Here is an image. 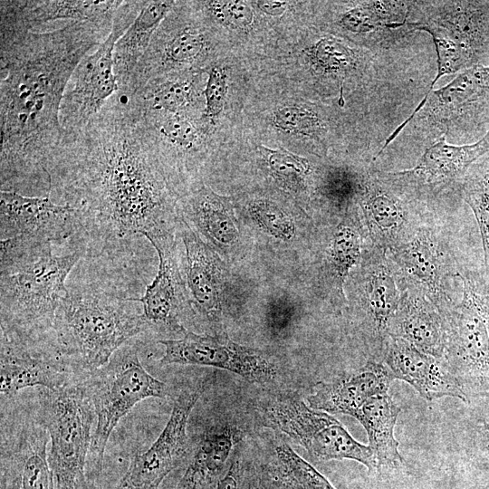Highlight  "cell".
<instances>
[{"label":"cell","instance_id":"obj_1","mask_svg":"<svg viewBox=\"0 0 489 489\" xmlns=\"http://www.w3.org/2000/svg\"><path fill=\"white\" fill-rule=\"evenodd\" d=\"M48 196L76 213L70 241L87 258L135 235L172 232L178 197L129 100L116 92L82 129L64 132L47 169Z\"/></svg>","mask_w":489,"mask_h":489},{"label":"cell","instance_id":"obj_2","mask_svg":"<svg viewBox=\"0 0 489 489\" xmlns=\"http://www.w3.org/2000/svg\"><path fill=\"white\" fill-rule=\"evenodd\" d=\"M112 24L72 21L45 32L1 24V191L48 195L47 169L65 132L60 122L64 91Z\"/></svg>","mask_w":489,"mask_h":489},{"label":"cell","instance_id":"obj_3","mask_svg":"<svg viewBox=\"0 0 489 489\" xmlns=\"http://www.w3.org/2000/svg\"><path fill=\"white\" fill-rule=\"evenodd\" d=\"M53 243L26 236L1 240V333L28 341L53 337L66 280L85 253H53Z\"/></svg>","mask_w":489,"mask_h":489},{"label":"cell","instance_id":"obj_4","mask_svg":"<svg viewBox=\"0 0 489 489\" xmlns=\"http://www.w3.org/2000/svg\"><path fill=\"white\" fill-rule=\"evenodd\" d=\"M67 288L53 337L59 354L72 368L96 370L146 330L137 297L119 283L94 278L73 282Z\"/></svg>","mask_w":489,"mask_h":489},{"label":"cell","instance_id":"obj_5","mask_svg":"<svg viewBox=\"0 0 489 489\" xmlns=\"http://www.w3.org/2000/svg\"><path fill=\"white\" fill-rule=\"evenodd\" d=\"M38 416L51 442L48 462L56 489H90L85 475L96 414L84 383L43 388Z\"/></svg>","mask_w":489,"mask_h":489},{"label":"cell","instance_id":"obj_6","mask_svg":"<svg viewBox=\"0 0 489 489\" xmlns=\"http://www.w3.org/2000/svg\"><path fill=\"white\" fill-rule=\"evenodd\" d=\"M84 385L96 414L88 458L91 474L99 477L108 440L119 421L139 402L164 398L167 386L143 367L135 343L120 347L105 365L90 372Z\"/></svg>","mask_w":489,"mask_h":489},{"label":"cell","instance_id":"obj_7","mask_svg":"<svg viewBox=\"0 0 489 489\" xmlns=\"http://www.w3.org/2000/svg\"><path fill=\"white\" fill-rule=\"evenodd\" d=\"M264 424L286 434L302 446L315 463L350 459L369 471L379 470L369 446L354 439L344 426L327 412L317 410L294 395H280L262 408Z\"/></svg>","mask_w":489,"mask_h":489},{"label":"cell","instance_id":"obj_8","mask_svg":"<svg viewBox=\"0 0 489 489\" xmlns=\"http://www.w3.org/2000/svg\"><path fill=\"white\" fill-rule=\"evenodd\" d=\"M203 18L193 2H176L126 85L118 91L131 96L156 76L202 70L212 47Z\"/></svg>","mask_w":489,"mask_h":489},{"label":"cell","instance_id":"obj_9","mask_svg":"<svg viewBox=\"0 0 489 489\" xmlns=\"http://www.w3.org/2000/svg\"><path fill=\"white\" fill-rule=\"evenodd\" d=\"M147 3L140 0L122 1L114 14L112 29L107 39L86 54L73 71L60 108V122L65 132H72L85 126L118 92L114 47Z\"/></svg>","mask_w":489,"mask_h":489},{"label":"cell","instance_id":"obj_10","mask_svg":"<svg viewBox=\"0 0 489 489\" xmlns=\"http://www.w3.org/2000/svg\"><path fill=\"white\" fill-rule=\"evenodd\" d=\"M460 277L463 296L446 326L448 365L465 393L489 394V288L475 275Z\"/></svg>","mask_w":489,"mask_h":489},{"label":"cell","instance_id":"obj_11","mask_svg":"<svg viewBox=\"0 0 489 489\" xmlns=\"http://www.w3.org/2000/svg\"><path fill=\"white\" fill-rule=\"evenodd\" d=\"M1 419V489H56L38 414L2 413Z\"/></svg>","mask_w":489,"mask_h":489},{"label":"cell","instance_id":"obj_12","mask_svg":"<svg viewBox=\"0 0 489 489\" xmlns=\"http://www.w3.org/2000/svg\"><path fill=\"white\" fill-rule=\"evenodd\" d=\"M162 365L180 364L213 367L230 371L251 383L264 384L277 377L278 367L271 356L238 344L226 336L186 331L179 339L160 340Z\"/></svg>","mask_w":489,"mask_h":489},{"label":"cell","instance_id":"obj_13","mask_svg":"<svg viewBox=\"0 0 489 489\" xmlns=\"http://www.w3.org/2000/svg\"><path fill=\"white\" fill-rule=\"evenodd\" d=\"M201 393V386L183 390L156 441L137 454L115 489H158L167 475L188 453L187 423Z\"/></svg>","mask_w":489,"mask_h":489},{"label":"cell","instance_id":"obj_14","mask_svg":"<svg viewBox=\"0 0 489 489\" xmlns=\"http://www.w3.org/2000/svg\"><path fill=\"white\" fill-rule=\"evenodd\" d=\"M419 113L421 119L427 118L446 130L457 123L485 124L489 115V65H473L460 72L448 84L431 91L387 141L390 143Z\"/></svg>","mask_w":489,"mask_h":489},{"label":"cell","instance_id":"obj_15","mask_svg":"<svg viewBox=\"0 0 489 489\" xmlns=\"http://www.w3.org/2000/svg\"><path fill=\"white\" fill-rule=\"evenodd\" d=\"M72 368L59 354L53 340L27 341L1 333V400L23 388L40 386L56 389L72 382Z\"/></svg>","mask_w":489,"mask_h":489},{"label":"cell","instance_id":"obj_16","mask_svg":"<svg viewBox=\"0 0 489 489\" xmlns=\"http://www.w3.org/2000/svg\"><path fill=\"white\" fill-rule=\"evenodd\" d=\"M158 256V273L147 286L141 303L146 329L182 335L187 331L179 317L187 303L184 273L181 271L177 243L172 232L147 235Z\"/></svg>","mask_w":489,"mask_h":489},{"label":"cell","instance_id":"obj_17","mask_svg":"<svg viewBox=\"0 0 489 489\" xmlns=\"http://www.w3.org/2000/svg\"><path fill=\"white\" fill-rule=\"evenodd\" d=\"M76 230V213L70 206L57 204L48 195L29 197L1 191V240L26 236L53 244H69Z\"/></svg>","mask_w":489,"mask_h":489},{"label":"cell","instance_id":"obj_18","mask_svg":"<svg viewBox=\"0 0 489 489\" xmlns=\"http://www.w3.org/2000/svg\"><path fill=\"white\" fill-rule=\"evenodd\" d=\"M180 222L187 304L207 321H218L222 314L224 291L221 259L214 248L181 217Z\"/></svg>","mask_w":489,"mask_h":489},{"label":"cell","instance_id":"obj_19","mask_svg":"<svg viewBox=\"0 0 489 489\" xmlns=\"http://www.w3.org/2000/svg\"><path fill=\"white\" fill-rule=\"evenodd\" d=\"M439 359L398 337H392L386 355L393 379L408 383L426 400L452 397L467 403L462 384L449 365Z\"/></svg>","mask_w":489,"mask_h":489},{"label":"cell","instance_id":"obj_20","mask_svg":"<svg viewBox=\"0 0 489 489\" xmlns=\"http://www.w3.org/2000/svg\"><path fill=\"white\" fill-rule=\"evenodd\" d=\"M121 0H1L0 24L25 31L58 21H113Z\"/></svg>","mask_w":489,"mask_h":489},{"label":"cell","instance_id":"obj_21","mask_svg":"<svg viewBox=\"0 0 489 489\" xmlns=\"http://www.w3.org/2000/svg\"><path fill=\"white\" fill-rule=\"evenodd\" d=\"M392 379L390 371L382 364L369 361L350 374L318 384L308 397V403L317 410L356 418L369 398L388 392Z\"/></svg>","mask_w":489,"mask_h":489},{"label":"cell","instance_id":"obj_22","mask_svg":"<svg viewBox=\"0 0 489 489\" xmlns=\"http://www.w3.org/2000/svg\"><path fill=\"white\" fill-rule=\"evenodd\" d=\"M180 217L211 247L230 251L240 240V228L229 197L220 196L208 187H195L179 197Z\"/></svg>","mask_w":489,"mask_h":489},{"label":"cell","instance_id":"obj_23","mask_svg":"<svg viewBox=\"0 0 489 489\" xmlns=\"http://www.w3.org/2000/svg\"><path fill=\"white\" fill-rule=\"evenodd\" d=\"M414 30L444 34L471 51L480 62L489 53V2L453 1L435 5Z\"/></svg>","mask_w":489,"mask_h":489},{"label":"cell","instance_id":"obj_24","mask_svg":"<svg viewBox=\"0 0 489 489\" xmlns=\"http://www.w3.org/2000/svg\"><path fill=\"white\" fill-rule=\"evenodd\" d=\"M488 153L489 130L478 141L460 146L447 143L445 135L425 150L414 168L391 175L433 187L448 185L463 178L471 166Z\"/></svg>","mask_w":489,"mask_h":489},{"label":"cell","instance_id":"obj_25","mask_svg":"<svg viewBox=\"0 0 489 489\" xmlns=\"http://www.w3.org/2000/svg\"><path fill=\"white\" fill-rule=\"evenodd\" d=\"M243 432L229 422L206 430L175 489H209L216 485L226 470V463Z\"/></svg>","mask_w":489,"mask_h":489},{"label":"cell","instance_id":"obj_26","mask_svg":"<svg viewBox=\"0 0 489 489\" xmlns=\"http://www.w3.org/2000/svg\"><path fill=\"white\" fill-rule=\"evenodd\" d=\"M201 70L165 73L150 79L131 96H125L139 110L170 113L199 112Z\"/></svg>","mask_w":489,"mask_h":489},{"label":"cell","instance_id":"obj_27","mask_svg":"<svg viewBox=\"0 0 489 489\" xmlns=\"http://www.w3.org/2000/svg\"><path fill=\"white\" fill-rule=\"evenodd\" d=\"M417 350L441 358L446 349V329L441 317L424 299H408L398 307L388 330Z\"/></svg>","mask_w":489,"mask_h":489},{"label":"cell","instance_id":"obj_28","mask_svg":"<svg viewBox=\"0 0 489 489\" xmlns=\"http://www.w3.org/2000/svg\"><path fill=\"white\" fill-rule=\"evenodd\" d=\"M175 1H148L132 24L117 41L114 52V72L119 90L123 88L146 53L149 43Z\"/></svg>","mask_w":489,"mask_h":489},{"label":"cell","instance_id":"obj_29","mask_svg":"<svg viewBox=\"0 0 489 489\" xmlns=\"http://www.w3.org/2000/svg\"><path fill=\"white\" fill-rule=\"evenodd\" d=\"M401 409L386 393L375 395L363 406L356 419L367 432L379 469L398 468L403 464L394 428Z\"/></svg>","mask_w":489,"mask_h":489},{"label":"cell","instance_id":"obj_30","mask_svg":"<svg viewBox=\"0 0 489 489\" xmlns=\"http://www.w3.org/2000/svg\"><path fill=\"white\" fill-rule=\"evenodd\" d=\"M252 483L257 489H336L286 443L275 446L273 458Z\"/></svg>","mask_w":489,"mask_h":489},{"label":"cell","instance_id":"obj_31","mask_svg":"<svg viewBox=\"0 0 489 489\" xmlns=\"http://www.w3.org/2000/svg\"><path fill=\"white\" fill-rule=\"evenodd\" d=\"M406 2H361L348 9L338 24L347 32L366 34L403 25L408 14Z\"/></svg>","mask_w":489,"mask_h":489},{"label":"cell","instance_id":"obj_32","mask_svg":"<svg viewBox=\"0 0 489 489\" xmlns=\"http://www.w3.org/2000/svg\"><path fill=\"white\" fill-rule=\"evenodd\" d=\"M362 201L367 220L376 235L388 241L396 237L406 221L402 202L380 186L373 184L365 187Z\"/></svg>","mask_w":489,"mask_h":489},{"label":"cell","instance_id":"obj_33","mask_svg":"<svg viewBox=\"0 0 489 489\" xmlns=\"http://www.w3.org/2000/svg\"><path fill=\"white\" fill-rule=\"evenodd\" d=\"M463 197L476 219L489 274V153L475 161L464 177Z\"/></svg>","mask_w":489,"mask_h":489},{"label":"cell","instance_id":"obj_34","mask_svg":"<svg viewBox=\"0 0 489 489\" xmlns=\"http://www.w3.org/2000/svg\"><path fill=\"white\" fill-rule=\"evenodd\" d=\"M307 58L317 73L339 82L340 101H342L343 82L360 62L357 53L338 39L323 37L307 50Z\"/></svg>","mask_w":489,"mask_h":489},{"label":"cell","instance_id":"obj_35","mask_svg":"<svg viewBox=\"0 0 489 489\" xmlns=\"http://www.w3.org/2000/svg\"><path fill=\"white\" fill-rule=\"evenodd\" d=\"M396 256L405 269L429 292L440 291L441 269L434 243L426 234L415 236L396 250Z\"/></svg>","mask_w":489,"mask_h":489},{"label":"cell","instance_id":"obj_36","mask_svg":"<svg viewBox=\"0 0 489 489\" xmlns=\"http://www.w3.org/2000/svg\"><path fill=\"white\" fill-rule=\"evenodd\" d=\"M365 293L369 316L379 331H386L399 303L397 285L388 268L380 265L369 274Z\"/></svg>","mask_w":489,"mask_h":489},{"label":"cell","instance_id":"obj_37","mask_svg":"<svg viewBox=\"0 0 489 489\" xmlns=\"http://www.w3.org/2000/svg\"><path fill=\"white\" fill-rule=\"evenodd\" d=\"M246 213L260 231L280 242H290L296 235V225L292 216L271 199L251 200L246 206Z\"/></svg>","mask_w":489,"mask_h":489},{"label":"cell","instance_id":"obj_38","mask_svg":"<svg viewBox=\"0 0 489 489\" xmlns=\"http://www.w3.org/2000/svg\"><path fill=\"white\" fill-rule=\"evenodd\" d=\"M267 166L274 180L283 188L300 193L306 188L312 172L310 161L283 149L262 148Z\"/></svg>","mask_w":489,"mask_h":489},{"label":"cell","instance_id":"obj_39","mask_svg":"<svg viewBox=\"0 0 489 489\" xmlns=\"http://www.w3.org/2000/svg\"><path fill=\"white\" fill-rule=\"evenodd\" d=\"M360 256V238L349 224H340L334 231L328 251V264L332 275L341 287Z\"/></svg>","mask_w":489,"mask_h":489},{"label":"cell","instance_id":"obj_40","mask_svg":"<svg viewBox=\"0 0 489 489\" xmlns=\"http://www.w3.org/2000/svg\"><path fill=\"white\" fill-rule=\"evenodd\" d=\"M273 123L283 132L311 139H319L327 132L323 116L308 105L280 107L273 113Z\"/></svg>","mask_w":489,"mask_h":489},{"label":"cell","instance_id":"obj_41","mask_svg":"<svg viewBox=\"0 0 489 489\" xmlns=\"http://www.w3.org/2000/svg\"><path fill=\"white\" fill-rule=\"evenodd\" d=\"M202 13L214 17L236 29H245L252 24L254 12L244 1H205L193 2Z\"/></svg>","mask_w":489,"mask_h":489},{"label":"cell","instance_id":"obj_42","mask_svg":"<svg viewBox=\"0 0 489 489\" xmlns=\"http://www.w3.org/2000/svg\"><path fill=\"white\" fill-rule=\"evenodd\" d=\"M296 317V305L290 297L285 294L274 296L265 306V331L273 338L285 337L292 330Z\"/></svg>","mask_w":489,"mask_h":489},{"label":"cell","instance_id":"obj_43","mask_svg":"<svg viewBox=\"0 0 489 489\" xmlns=\"http://www.w3.org/2000/svg\"><path fill=\"white\" fill-rule=\"evenodd\" d=\"M207 74V82L203 91L206 103L201 120L206 126H209L215 124L223 110L227 93V76L218 66L210 68Z\"/></svg>","mask_w":489,"mask_h":489},{"label":"cell","instance_id":"obj_44","mask_svg":"<svg viewBox=\"0 0 489 489\" xmlns=\"http://www.w3.org/2000/svg\"><path fill=\"white\" fill-rule=\"evenodd\" d=\"M321 188L323 195L337 205L346 203L365 191L357 178L340 169L330 171L322 181Z\"/></svg>","mask_w":489,"mask_h":489},{"label":"cell","instance_id":"obj_45","mask_svg":"<svg viewBox=\"0 0 489 489\" xmlns=\"http://www.w3.org/2000/svg\"><path fill=\"white\" fill-rule=\"evenodd\" d=\"M242 482L243 469L239 460L235 458L215 489H243Z\"/></svg>","mask_w":489,"mask_h":489},{"label":"cell","instance_id":"obj_46","mask_svg":"<svg viewBox=\"0 0 489 489\" xmlns=\"http://www.w3.org/2000/svg\"><path fill=\"white\" fill-rule=\"evenodd\" d=\"M257 7L270 15H280L288 7V2L280 1H256L254 2Z\"/></svg>","mask_w":489,"mask_h":489},{"label":"cell","instance_id":"obj_47","mask_svg":"<svg viewBox=\"0 0 489 489\" xmlns=\"http://www.w3.org/2000/svg\"><path fill=\"white\" fill-rule=\"evenodd\" d=\"M479 446L489 461V417L478 427Z\"/></svg>","mask_w":489,"mask_h":489},{"label":"cell","instance_id":"obj_48","mask_svg":"<svg viewBox=\"0 0 489 489\" xmlns=\"http://www.w3.org/2000/svg\"><path fill=\"white\" fill-rule=\"evenodd\" d=\"M243 489H256V487L251 482H248L246 486Z\"/></svg>","mask_w":489,"mask_h":489},{"label":"cell","instance_id":"obj_49","mask_svg":"<svg viewBox=\"0 0 489 489\" xmlns=\"http://www.w3.org/2000/svg\"><path fill=\"white\" fill-rule=\"evenodd\" d=\"M485 125H487L489 127V115H488V117L486 119ZM487 130H489V129Z\"/></svg>","mask_w":489,"mask_h":489}]
</instances>
